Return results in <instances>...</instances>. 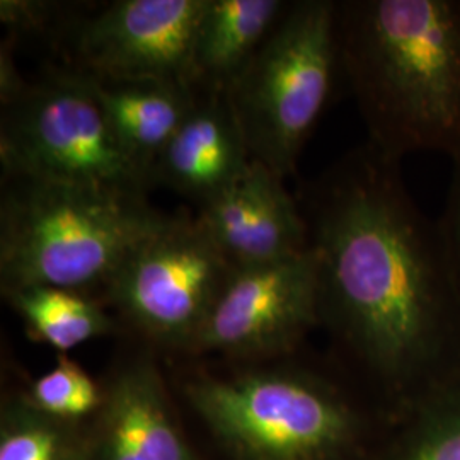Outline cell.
<instances>
[{
	"instance_id": "obj_13",
	"label": "cell",
	"mask_w": 460,
	"mask_h": 460,
	"mask_svg": "<svg viewBox=\"0 0 460 460\" xmlns=\"http://www.w3.org/2000/svg\"><path fill=\"white\" fill-rule=\"evenodd\" d=\"M287 5L281 0H207L190 55L191 91L227 94Z\"/></svg>"
},
{
	"instance_id": "obj_20",
	"label": "cell",
	"mask_w": 460,
	"mask_h": 460,
	"mask_svg": "<svg viewBox=\"0 0 460 460\" xmlns=\"http://www.w3.org/2000/svg\"><path fill=\"white\" fill-rule=\"evenodd\" d=\"M452 163V181L448 188L444 214L437 220V224L460 288V157Z\"/></svg>"
},
{
	"instance_id": "obj_7",
	"label": "cell",
	"mask_w": 460,
	"mask_h": 460,
	"mask_svg": "<svg viewBox=\"0 0 460 460\" xmlns=\"http://www.w3.org/2000/svg\"><path fill=\"white\" fill-rule=\"evenodd\" d=\"M234 271L197 215L176 214L119 266L102 298L144 338L188 351Z\"/></svg>"
},
{
	"instance_id": "obj_11",
	"label": "cell",
	"mask_w": 460,
	"mask_h": 460,
	"mask_svg": "<svg viewBox=\"0 0 460 460\" xmlns=\"http://www.w3.org/2000/svg\"><path fill=\"white\" fill-rule=\"evenodd\" d=\"M89 444L91 460H199L174 420L157 363L146 353L111 374Z\"/></svg>"
},
{
	"instance_id": "obj_3",
	"label": "cell",
	"mask_w": 460,
	"mask_h": 460,
	"mask_svg": "<svg viewBox=\"0 0 460 460\" xmlns=\"http://www.w3.org/2000/svg\"><path fill=\"white\" fill-rule=\"evenodd\" d=\"M198 372L184 395L235 460H367L370 427L338 374L292 355Z\"/></svg>"
},
{
	"instance_id": "obj_16",
	"label": "cell",
	"mask_w": 460,
	"mask_h": 460,
	"mask_svg": "<svg viewBox=\"0 0 460 460\" xmlns=\"http://www.w3.org/2000/svg\"><path fill=\"white\" fill-rule=\"evenodd\" d=\"M401 428L377 460H460V376L399 416Z\"/></svg>"
},
{
	"instance_id": "obj_6",
	"label": "cell",
	"mask_w": 460,
	"mask_h": 460,
	"mask_svg": "<svg viewBox=\"0 0 460 460\" xmlns=\"http://www.w3.org/2000/svg\"><path fill=\"white\" fill-rule=\"evenodd\" d=\"M5 178L147 195L152 180L119 144L85 77L51 70L2 106Z\"/></svg>"
},
{
	"instance_id": "obj_17",
	"label": "cell",
	"mask_w": 460,
	"mask_h": 460,
	"mask_svg": "<svg viewBox=\"0 0 460 460\" xmlns=\"http://www.w3.org/2000/svg\"><path fill=\"white\" fill-rule=\"evenodd\" d=\"M0 460H91L89 433L13 395L0 412Z\"/></svg>"
},
{
	"instance_id": "obj_12",
	"label": "cell",
	"mask_w": 460,
	"mask_h": 460,
	"mask_svg": "<svg viewBox=\"0 0 460 460\" xmlns=\"http://www.w3.org/2000/svg\"><path fill=\"white\" fill-rule=\"evenodd\" d=\"M251 161L227 94L195 93L190 113L154 165L152 180L201 208L237 181Z\"/></svg>"
},
{
	"instance_id": "obj_4",
	"label": "cell",
	"mask_w": 460,
	"mask_h": 460,
	"mask_svg": "<svg viewBox=\"0 0 460 460\" xmlns=\"http://www.w3.org/2000/svg\"><path fill=\"white\" fill-rule=\"evenodd\" d=\"M0 199L2 290L49 285L101 292L172 215L147 195L5 178Z\"/></svg>"
},
{
	"instance_id": "obj_10",
	"label": "cell",
	"mask_w": 460,
	"mask_h": 460,
	"mask_svg": "<svg viewBox=\"0 0 460 460\" xmlns=\"http://www.w3.org/2000/svg\"><path fill=\"white\" fill-rule=\"evenodd\" d=\"M283 181L251 161L237 181L198 208V220L235 270L279 263L309 251L302 207Z\"/></svg>"
},
{
	"instance_id": "obj_8",
	"label": "cell",
	"mask_w": 460,
	"mask_h": 460,
	"mask_svg": "<svg viewBox=\"0 0 460 460\" xmlns=\"http://www.w3.org/2000/svg\"><path fill=\"white\" fill-rule=\"evenodd\" d=\"M207 0H118L66 17L70 70L110 83L182 84ZM191 89V87H190Z\"/></svg>"
},
{
	"instance_id": "obj_2",
	"label": "cell",
	"mask_w": 460,
	"mask_h": 460,
	"mask_svg": "<svg viewBox=\"0 0 460 460\" xmlns=\"http://www.w3.org/2000/svg\"><path fill=\"white\" fill-rule=\"evenodd\" d=\"M341 74L368 144L460 157V0L338 2Z\"/></svg>"
},
{
	"instance_id": "obj_18",
	"label": "cell",
	"mask_w": 460,
	"mask_h": 460,
	"mask_svg": "<svg viewBox=\"0 0 460 460\" xmlns=\"http://www.w3.org/2000/svg\"><path fill=\"white\" fill-rule=\"evenodd\" d=\"M24 394L36 410L57 420L77 423L91 414L96 416L104 399V387L101 389L79 363L58 355L57 365L36 378Z\"/></svg>"
},
{
	"instance_id": "obj_1",
	"label": "cell",
	"mask_w": 460,
	"mask_h": 460,
	"mask_svg": "<svg viewBox=\"0 0 460 460\" xmlns=\"http://www.w3.org/2000/svg\"><path fill=\"white\" fill-rule=\"evenodd\" d=\"M319 326L394 416L460 376V288L438 224L401 163L365 142L298 199Z\"/></svg>"
},
{
	"instance_id": "obj_9",
	"label": "cell",
	"mask_w": 460,
	"mask_h": 460,
	"mask_svg": "<svg viewBox=\"0 0 460 460\" xmlns=\"http://www.w3.org/2000/svg\"><path fill=\"white\" fill-rule=\"evenodd\" d=\"M315 326L317 271L309 247L285 261L235 270L188 353L275 360L294 355Z\"/></svg>"
},
{
	"instance_id": "obj_5",
	"label": "cell",
	"mask_w": 460,
	"mask_h": 460,
	"mask_svg": "<svg viewBox=\"0 0 460 460\" xmlns=\"http://www.w3.org/2000/svg\"><path fill=\"white\" fill-rule=\"evenodd\" d=\"M340 77L338 2H288L227 91L251 159L283 180L296 174L302 148Z\"/></svg>"
},
{
	"instance_id": "obj_19",
	"label": "cell",
	"mask_w": 460,
	"mask_h": 460,
	"mask_svg": "<svg viewBox=\"0 0 460 460\" xmlns=\"http://www.w3.org/2000/svg\"><path fill=\"white\" fill-rule=\"evenodd\" d=\"M62 9L51 2H30V0H2L0 19L13 33L45 31L51 21H60ZM11 33V34H13Z\"/></svg>"
},
{
	"instance_id": "obj_15",
	"label": "cell",
	"mask_w": 460,
	"mask_h": 460,
	"mask_svg": "<svg viewBox=\"0 0 460 460\" xmlns=\"http://www.w3.org/2000/svg\"><path fill=\"white\" fill-rule=\"evenodd\" d=\"M7 302L22 317L36 341L62 355L115 331V321L98 298L83 292L49 285H31L2 290Z\"/></svg>"
},
{
	"instance_id": "obj_14",
	"label": "cell",
	"mask_w": 460,
	"mask_h": 460,
	"mask_svg": "<svg viewBox=\"0 0 460 460\" xmlns=\"http://www.w3.org/2000/svg\"><path fill=\"white\" fill-rule=\"evenodd\" d=\"M85 81L119 144L152 180L154 165L190 113L195 93L182 84Z\"/></svg>"
}]
</instances>
